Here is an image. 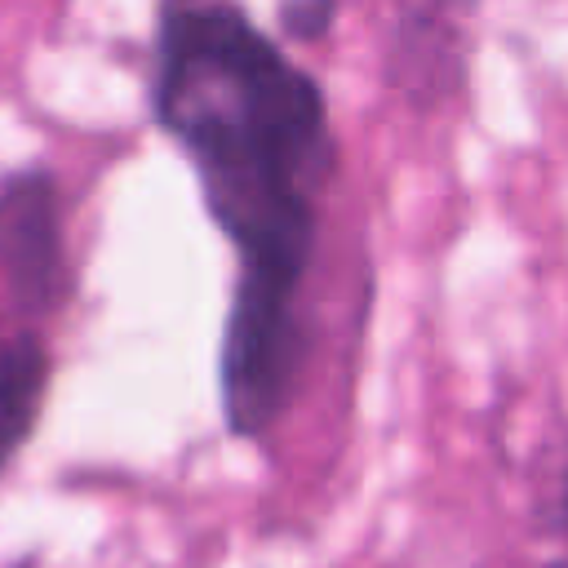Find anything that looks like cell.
<instances>
[{
  "mask_svg": "<svg viewBox=\"0 0 568 568\" xmlns=\"http://www.w3.org/2000/svg\"><path fill=\"white\" fill-rule=\"evenodd\" d=\"M146 106L191 164L213 231L235 253L217 337V408L240 444H266L311 364L306 284L342 173L328 89L231 0L160 4Z\"/></svg>",
  "mask_w": 568,
  "mask_h": 568,
  "instance_id": "6da1fadb",
  "label": "cell"
},
{
  "mask_svg": "<svg viewBox=\"0 0 568 568\" xmlns=\"http://www.w3.org/2000/svg\"><path fill=\"white\" fill-rule=\"evenodd\" d=\"M0 284L22 324L49 320L71 297L67 213L58 173L44 164L0 178Z\"/></svg>",
  "mask_w": 568,
  "mask_h": 568,
  "instance_id": "7a4b0ae2",
  "label": "cell"
},
{
  "mask_svg": "<svg viewBox=\"0 0 568 568\" xmlns=\"http://www.w3.org/2000/svg\"><path fill=\"white\" fill-rule=\"evenodd\" d=\"M457 4H399L382 36V84L417 115H435L470 93L475 36Z\"/></svg>",
  "mask_w": 568,
  "mask_h": 568,
  "instance_id": "3957f363",
  "label": "cell"
},
{
  "mask_svg": "<svg viewBox=\"0 0 568 568\" xmlns=\"http://www.w3.org/2000/svg\"><path fill=\"white\" fill-rule=\"evenodd\" d=\"M53 355L40 328L13 324L0 328V475L27 448L49 404Z\"/></svg>",
  "mask_w": 568,
  "mask_h": 568,
  "instance_id": "277c9868",
  "label": "cell"
},
{
  "mask_svg": "<svg viewBox=\"0 0 568 568\" xmlns=\"http://www.w3.org/2000/svg\"><path fill=\"white\" fill-rule=\"evenodd\" d=\"M342 18V4L337 0H288L275 9V40L288 49V44H320L333 36Z\"/></svg>",
  "mask_w": 568,
  "mask_h": 568,
  "instance_id": "5b68a950",
  "label": "cell"
},
{
  "mask_svg": "<svg viewBox=\"0 0 568 568\" xmlns=\"http://www.w3.org/2000/svg\"><path fill=\"white\" fill-rule=\"evenodd\" d=\"M541 519H546V528H550L555 537L568 541V448H564V457L555 462V475H550V488H546V510H541Z\"/></svg>",
  "mask_w": 568,
  "mask_h": 568,
  "instance_id": "8992f818",
  "label": "cell"
},
{
  "mask_svg": "<svg viewBox=\"0 0 568 568\" xmlns=\"http://www.w3.org/2000/svg\"><path fill=\"white\" fill-rule=\"evenodd\" d=\"M541 568H568V555H555V559H546Z\"/></svg>",
  "mask_w": 568,
  "mask_h": 568,
  "instance_id": "52a82bcc",
  "label": "cell"
}]
</instances>
